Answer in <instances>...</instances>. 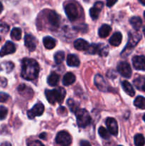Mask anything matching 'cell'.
I'll use <instances>...</instances> for the list:
<instances>
[{
  "label": "cell",
  "mask_w": 145,
  "mask_h": 146,
  "mask_svg": "<svg viewBox=\"0 0 145 146\" xmlns=\"http://www.w3.org/2000/svg\"><path fill=\"white\" fill-rule=\"evenodd\" d=\"M39 66L33 58H24L21 61V76L26 81L36 79L39 74Z\"/></svg>",
  "instance_id": "cell-1"
},
{
  "label": "cell",
  "mask_w": 145,
  "mask_h": 146,
  "mask_svg": "<svg viewBox=\"0 0 145 146\" xmlns=\"http://www.w3.org/2000/svg\"><path fill=\"white\" fill-rule=\"evenodd\" d=\"M141 38H142V36L139 33L136 32V31H130L129 33L128 42L122 52L121 53V56L122 57H127L129 54H130L133 48L136 46V45L139 43Z\"/></svg>",
  "instance_id": "cell-2"
},
{
  "label": "cell",
  "mask_w": 145,
  "mask_h": 146,
  "mask_svg": "<svg viewBox=\"0 0 145 146\" xmlns=\"http://www.w3.org/2000/svg\"><path fill=\"white\" fill-rule=\"evenodd\" d=\"M46 99L51 104L58 102L59 104L63 101L65 96V90L63 88H58L57 89L45 90V91Z\"/></svg>",
  "instance_id": "cell-3"
},
{
  "label": "cell",
  "mask_w": 145,
  "mask_h": 146,
  "mask_svg": "<svg viewBox=\"0 0 145 146\" xmlns=\"http://www.w3.org/2000/svg\"><path fill=\"white\" fill-rule=\"evenodd\" d=\"M75 113L77 118V123L80 128H85L90 124L91 117L86 110L78 109Z\"/></svg>",
  "instance_id": "cell-4"
},
{
  "label": "cell",
  "mask_w": 145,
  "mask_h": 146,
  "mask_svg": "<svg viewBox=\"0 0 145 146\" xmlns=\"http://www.w3.org/2000/svg\"><path fill=\"white\" fill-rule=\"evenodd\" d=\"M87 51L90 54H98L100 56H105L108 54V47L102 44H92L89 46V48Z\"/></svg>",
  "instance_id": "cell-5"
},
{
  "label": "cell",
  "mask_w": 145,
  "mask_h": 146,
  "mask_svg": "<svg viewBox=\"0 0 145 146\" xmlns=\"http://www.w3.org/2000/svg\"><path fill=\"white\" fill-rule=\"evenodd\" d=\"M55 142L62 146H68L71 144L72 138L71 135L67 131H60L56 135Z\"/></svg>",
  "instance_id": "cell-6"
},
{
  "label": "cell",
  "mask_w": 145,
  "mask_h": 146,
  "mask_svg": "<svg viewBox=\"0 0 145 146\" xmlns=\"http://www.w3.org/2000/svg\"><path fill=\"white\" fill-rule=\"evenodd\" d=\"M65 11L68 19L71 21H75L79 17V11H78V7L72 3H70L65 6Z\"/></svg>",
  "instance_id": "cell-7"
},
{
  "label": "cell",
  "mask_w": 145,
  "mask_h": 146,
  "mask_svg": "<svg viewBox=\"0 0 145 146\" xmlns=\"http://www.w3.org/2000/svg\"><path fill=\"white\" fill-rule=\"evenodd\" d=\"M44 106L41 103H37L36 105L33 106L31 110L27 111V115L28 118L33 119L36 116H40L42 115L44 112Z\"/></svg>",
  "instance_id": "cell-8"
},
{
  "label": "cell",
  "mask_w": 145,
  "mask_h": 146,
  "mask_svg": "<svg viewBox=\"0 0 145 146\" xmlns=\"http://www.w3.org/2000/svg\"><path fill=\"white\" fill-rule=\"evenodd\" d=\"M117 71L125 78H130L132 76V68L130 65L127 62L122 61L117 65Z\"/></svg>",
  "instance_id": "cell-9"
},
{
  "label": "cell",
  "mask_w": 145,
  "mask_h": 146,
  "mask_svg": "<svg viewBox=\"0 0 145 146\" xmlns=\"http://www.w3.org/2000/svg\"><path fill=\"white\" fill-rule=\"evenodd\" d=\"M95 84L97 88L101 91L103 92H106V91H109V86H108L107 84L106 81H105L103 77L100 75V74H97L95 76Z\"/></svg>",
  "instance_id": "cell-10"
},
{
  "label": "cell",
  "mask_w": 145,
  "mask_h": 146,
  "mask_svg": "<svg viewBox=\"0 0 145 146\" xmlns=\"http://www.w3.org/2000/svg\"><path fill=\"white\" fill-rule=\"evenodd\" d=\"M132 64L136 70L143 71L145 70V56H134L132 58Z\"/></svg>",
  "instance_id": "cell-11"
},
{
  "label": "cell",
  "mask_w": 145,
  "mask_h": 146,
  "mask_svg": "<svg viewBox=\"0 0 145 146\" xmlns=\"http://www.w3.org/2000/svg\"><path fill=\"white\" fill-rule=\"evenodd\" d=\"M16 51V46L14 45V44L11 41H7L6 44H4V46L1 48V49L0 50V56L3 57L6 55H8V54H13V53L15 52Z\"/></svg>",
  "instance_id": "cell-12"
},
{
  "label": "cell",
  "mask_w": 145,
  "mask_h": 146,
  "mask_svg": "<svg viewBox=\"0 0 145 146\" xmlns=\"http://www.w3.org/2000/svg\"><path fill=\"white\" fill-rule=\"evenodd\" d=\"M106 125L109 133L113 135L118 134V125L117 121L113 118H107L106 120Z\"/></svg>",
  "instance_id": "cell-13"
},
{
  "label": "cell",
  "mask_w": 145,
  "mask_h": 146,
  "mask_svg": "<svg viewBox=\"0 0 145 146\" xmlns=\"http://www.w3.org/2000/svg\"><path fill=\"white\" fill-rule=\"evenodd\" d=\"M24 43L26 48L30 51H34L36 48V41L34 36L31 34H26L24 37Z\"/></svg>",
  "instance_id": "cell-14"
},
{
  "label": "cell",
  "mask_w": 145,
  "mask_h": 146,
  "mask_svg": "<svg viewBox=\"0 0 145 146\" xmlns=\"http://www.w3.org/2000/svg\"><path fill=\"white\" fill-rule=\"evenodd\" d=\"M102 7H103V3L102 1H98L95 4V6L90 9V15L92 19L95 20L98 18Z\"/></svg>",
  "instance_id": "cell-15"
},
{
  "label": "cell",
  "mask_w": 145,
  "mask_h": 146,
  "mask_svg": "<svg viewBox=\"0 0 145 146\" xmlns=\"http://www.w3.org/2000/svg\"><path fill=\"white\" fill-rule=\"evenodd\" d=\"M48 23L53 27H58L60 24V18L55 11H51L48 14Z\"/></svg>",
  "instance_id": "cell-16"
},
{
  "label": "cell",
  "mask_w": 145,
  "mask_h": 146,
  "mask_svg": "<svg viewBox=\"0 0 145 146\" xmlns=\"http://www.w3.org/2000/svg\"><path fill=\"white\" fill-rule=\"evenodd\" d=\"M18 91L21 96L27 98H31L34 95V91L29 87L26 86L25 84H21L18 87Z\"/></svg>",
  "instance_id": "cell-17"
},
{
  "label": "cell",
  "mask_w": 145,
  "mask_h": 146,
  "mask_svg": "<svg viewBox=\"0 0 145 146\" xmlns=\"http://www.w3.org/2000/svg\"><path fill=\"white\" fill-rule=\"evenodd\" d=\"M89 46L88 41L82 38H78L74 41V47L78 51H87Z\"/></svg>",
  "instance_id": "cell-18"
},
{
  "label": "cell",
  "mask_w": 145,
  "mask_h": 146,
  "mask_svg": "<svg viewBox=\"0 0 145 146\" xmlns=\"http://www.w3.org/2000/svg\"><path fill=\"white\" fill-rule=\"evenodd\" d=\"M122 35L120 32H115L109 38V42L114 46H118L122 42Z\"/></svg>",
  "instance_id": "cell-19"
},
{
  "label": "cell",
  "mask_w": 145,
  "mask_h": 146,
  "mask_svg": "<svg viewBox=\"0 0 145 146\" xmlns=\"http://www.w3.org/2000/svg\"><path fill=\"white\" fill-rule=\"evenodd\" d=\"M67 64L71 67H78L80 66V60L75 54H69L67 57Z\"/></svg>",
  "instance_id": "cell-20"
},
{
  "label": "cell",
  "mask_w": 145,
  "mask_h": 146,
  "mask_svg": "<svg viewBox=\"0 0 145 146\" xmlns=\"http://www.w3.org/2000/svg\"><path fill=\"white\" fill-rule=\"evenodd\" d=\"M75 81V76L72 73L68 72L64 75L63 78V84L64 86L71 85Z\"/></svg>",
  "instance_id": "cell-21"
},
{
  "label": "cell",
  "mask_w": 145,
  "mask_h": 146,
  "mask_svg": "<svg viewBox=\"0 0 145 146\" xmlns=\"http://www.w3.org/2000/svg\"><path fill=\"white\" fill-rule=\"evenodd\" d=\"M111 30H112V29H111L110 26L108 25V24H103V25L101 26L100 28L98 30V34L101 38H105L109 35Z\"/></svg>",
  "instance_id": "cell-22"
},
{
  "label": "cell",
  "mask_w": 145,
  "mask_h": 146,
  "mask_svg": "<svg viewBox=\"0 0 145 146\" xmlns=\"http://www.w3.org/2000/svg\"><path fill=\"white\" fill-rule=\"evenodd\" d=\"M122 86L123 90L125 91V92L126 93L127 95H129V96H134L135 94V91L134 90L132 86L129 84L128 81H125L122 83Z\"/></svg>",
  "instance_id": "cell-23"
},
{
  "label": "cell",
  "mask_w": 145,
  "mask_h": 146,
  "mask_svg": "<svg viewBox=\"0 0 145 146\" xmlns=\"http://www.w3.org/2000/svg\"><path fill=\"white\" fill-rule=\"evenodd\" d=\"M44 45L47 49H53L55 46L56 41L51 36H45L43 40Z\"/></svg>",
  "instance_id": "cell-24"
},
{
  "label": "cell",
  "mask_w": 145,
  "mask_h": 146,
  "mask_svg": "<svg viewBox=\"0 0 145 146\" xmlns=\"http://www.w3.org/2000/svg\"><path fill=\"white\" fill-rule=\"evenodd\" d=\"M60 77L58 74H57L56 73L53 72L50 74L49 76L48 77V79H47V82H48V85L51 86H55L59 82Z\"/></svg>",
  "instance_id": "cell-25"
},
{
  "label": "cell",
  "mask_w": 145,
  "mask_h": 146,
  "mask_svg": "<svg viewBox=\"0 0 145 146\" xmlns=\"http://www.w3.org/2000/svg\"><path fill=\"white\" fill-rule=\"evenodd\" d=\"M14 65L11 61H4L0 64V71L6 73H10L14 69Z\"/></svg>",
  "instance_id": "cell-26"
},
{
  "label": "cell",
  "mask_w": 145,
  "mask_h": 146,
  "mask_svg": "<svg viewBox=\"0 0 145 146\" xmlns=\"http://www.w3.org/2000/svg\"><path fill=\"white\" fill-rule=\"evenodd\" d=\"M129 23L135 30H139L142 25V21L140 17H133L129 19Z\"/></svg>",
  "instance_id": "cell-27"
},
{
  "label": "cell",
  "mask_w": 145,
  "mask_h": 146,
  "mask_svg": "<svg viewBox=\"0 0 145 146\" xmlns=\"http://www.w3.org/2000/svg\"><path fill=\"white\" fill-rule=\"evenodd\" d=\"M134 104L137 108L145 109V98L143 96H137L135 98Z\"/></svg>",
  "instance_id": "cell-28"
},
{
  "label": "cell",
  "mask_w": 145,
  "mask_h": 146,
  "mask_svg": "<svg viewBox=\"0 0 145 146\" xmlns=\"http://www.w3.org/2000/svg\"><path fill=\"white\" fill-rule=\"evenodd\" d=\"M11 37L12 39L16 40V41H18V40L21 39V29L19 28H14L11 31Z\"/></svg>",
  "instance_id": "cell-29"
},
{
  "label": "cell",
  "mask_w": 145,
  "mask_h": 146,
  "mask_svg": "<svg viewBox=\"0 0 145 146\" xmlns=\"http://www.w3.org/2000/svg\"><path fill=\"white\" fill-rule=\"evenodd\" d=\"M134 144L136 146H144L145 144L144 137L142 134H136L134 136Z\"/></svg>",
  "instance_id": "cell-30"
},
{
  "label": "cell",
  "mask_w": 145,
  "mask_h": 146,
  "mask_svg": "<svg viewBox=\"0 0 145 146\" xmlns=\"http://www.w3.org/2000/svg\"><path fill=\"white\" fill-rule=\"evenodd\" d=\"M64 58H65V53L62 51H58L54 56V59L56 64H61L63 61Z\"/></svg>",
  "instance_id": "cell-31"
},
{
  "label": "cell",
  "mask_w": 145,
  "mask_h": 146,
  "mask_svg": "<svg viewBox=\"0 0 145 146\" xmlns=\"http://www.w3.org/2000/svg\"><path fill=\"white\" fill-rule=\"evenodd\" d=\"M98 133H99V135L102 138H104V139H109L110 138V133H109V132L106 128H104V127H100L99 130H98Z\"/></svg>",
  "instance_id": "cell-32"
},
{
  "label": "cell",
  "mask_w": 145,
  "mask_h": 146,
  "mask_svg": "<svg viewBox=\"0 0 145 146\" xmlns=\"http://www.w3.org/2000/svg\"><path fill=\"white\" fill-rule=\"evenodd\" d=\"M67 103H68V106L70 108V110H71V111H72V112L75 113L77 111V110L79 109V108L77 107V105L75 104V102L73 101V100L68 99V102Z\"/></svg>",
  "instance_id": "cell-33"
},
{
  "label": "cell",
  "mask_w": 145,
  "mask_h": 146,
  "mask_svg": "<svg viewBox=\"0 0 145 146\" xmlns=\"http://www.w3.org/2000/svg\"><path fill=\"white\" fill-rule=\"evenodd\" d=\"M8 113V110L6 107L0 106V120L5 119Z\"/></svg>",
  "instance_id": "cell-34"
},
{
  "label": "cell",
  "mask_w": 145,
  "mask_h": 146,
  "mask_svg": "<svg viewBox=\"0 0 145 146\" xmlns=\"http://www.w3.org/2000/svg\"><path fill=\"white\" fill-rule=\"evenodd\" d=\"M9 30V27L6 23L0 22V33L6 34L8 32Z\"/></svg>",
  "instance_id": "cell-35"
},
{
  "label": "cell",
  "mask_w": 145,
  "mask_h": 146,
  "mask_svg": "<svg viewBox=\"0 0 145 146\" xmlns=\"http://www.w3.org/2000/svg\"><path fill=\"white\" fill-rule=\"evenodd\" d=\"M134 83L135 86H136L138 88H139V85H140V83H142V87H143V86L145 84V77L144 76L139 77V78H136V79L134 81Z\"/></svg>",
  "instance_id": "cell-36"
},
{
  "label": "cell",
  "mask_w": 145,
  "mask_h": 146,
  "mask_svg": "<svg viewBox=\"0 0 145 146\" xmlns=\"http://www.w3.org/2000/svg\"><path fill=\"white\" fill-rule=\"evenodd\" d=\"M9 95L5 93L0 92V103H4L9 99Z\"/></svg>",
  "instance_id": "cell-37"
},
{
  "label": "cell",
  "mask_w": 145,
  "mask_h": 146,
  "mask_svg": "<svg viewBox=\"0 0 145 146\" xmlns=\"http://www.w3.org/2000/svg\"><path fill=\"white\" fill-rule=\"evenodd\" d=\"M28 146H44V144L39 141H31L28 142Z\"/></svg>",
  "instance_id": "cell-38"
},
{
  "label": "cell",
  "mask_w": 145,
  "mask_h": 146,
  "mask_svg": "<svg viewBox=\"0 0 145 146\" xmlns=\"http://www.w3.org/2000/svg\"><path fill=\"white\" fill-rule=\"evenodd\" d=\"M7 84V79L5 78H1L0 77V86L1 87H5Z\"/></svg>",
  "instance_id": "cell-39"
},
{
  "label": "cell",
  "mask_w": 145,
  "mask_h": 146,
  "mask_svg": "<svg viewBox=\"0 0 145 146\" xmlns=\"http://www.w3.org/2000/svg\"><path fill=\"white\" fill-rule=\"evenodd\" d=\"M107 1V6L109 7H112L115 3L117 1V0H106Z\"/></svg>",
  "instance_id": "cell-40"
},
{
  "label": "cell",
  "mask_w": 145,
  "mask_h": 146,
  "mask_svg": "<svg viewBox=\"0 0 145 146\" xmlns=\"http://www.w3.org/2000/svg\"><path fill=\"white\" fill-rule=\"evenodd\" d=\"M58 110H59V111H61V112H60V113H58V114H59V115H62V113H64V115H66L67 114V111H66V109H65V108H64V107H60L59 108H58Z\"/></svg>",
  "instance_id": "cell-41"
},
{
  "label": "cell",
  "mask_w": 145,
  "mask_h": 146,
  "mask_svg": "<svg viewBox=\"0 0 145 146\" xmlns=\"http://www.w3.org/2000/svg\"><path fill=\"white\" fill-rule=\"evenodd\" d=\"M80 146H91L90 143L87 141H82L80 144Z\"/></svg>",
  "instance_id": "cell-42"
},
{
  "label": "cell",
  "mask_w": 145,
  "mask_h": 146,
  "mask_svg": "<svg viewBox=\"0 0 145 146\" xmlns=\"http://www.w3.org/2000/svg\"><path fill=\"white\" fill-rule=\"evenodd\" d=\"M0 146H11V145L10 143L4 142V143H1V145Z\"/></svg>",
  "instance_id": "cell-43"
},
{
  "label": "cell",
  "mask_w": 145,
  "mask_h": 146,
  "mask_svg": "<svg viewBox=\"0 0 145 146\" xmlns=\"http://www.w3.org/2000/svg\"><path fill=\"white\" fill-rule=\"evenodd\" d=\"M45 135H46V133H41V135H40V138H45Z\"/></svg>",
  "instance_id": "cell-44"
},
{
  "label": "cell",
  "mask_w": 145,
  "mask_h": 146,
  "mask_svg": "<svg viewBox=\"0 0 145 146\" xmlns=\"http://www.w3.org/2000/svg\"><path fill=\"white\" fill-rule=\"evenodd\" d=\"M2 10H3V5H2V4H1V1H0V14L1 13Z\"/></svg>",
  "instance_id": "cell-45"
},
{
  "label": "cell",
  "mask_w": 145,
  "mask_h": 146,
  "mask_svg": "<svg viewBox=\"0 0 145 146\" xmlns=\"http://www.w3.org/2000/svg\"><path fill=\"white\" fill-rule=\"evenodd\" d=\"M139 1L141 3V4L145 6V0H139Z\"/></svg>",
  "instance_id": "cell-46"
},
{
  "label": "cell",
  "mask_w": 145,
  "mask_h": 146,
  "mask_svg": "<svg viewBox=\"0 0 145 146\" xmlns=\"http://www.w3.org/2000/svg\"><path fill=\"white\" fill-rule=\"evenodd\" d=\"M142 90H143V91L145 92V84L143 86V87H142Z\"/></svg>",
  "instance_id": "cell-47"
},
{
  "label": "cell",
  "mask_w": 145,
  "mask_h": 146,
  "mask_svg": "<svg viewBox=\"0 0 145 146\" xmlns=\"http://www.w3.org/2000/svg\"><path fill=\"white\" fill-rule=\"evenodd\" d=\"M143 120H144V122H145V114L143 115Z\"/></svg>",
  "instance_id": "cell-48"
},
{
  "label": "cell",
  "mask_w": 145,
  "mask_h": 146,
  "mask_svg": "<svg viewBox=\"0 0 145 146\" xmlns=\"http://www.w3.org/2000/svg\"><path fill=\"white\" fill-rule=\"evenodd\" d=\"M143 32H144V36H145V29L143 30Z\"/></svg>",
  "instance_id": "cell-49"
},
{
  "label": "cell",
  "mask_w": 145,
  "mask_h": 146,
  "mask_svg": "<svg viewBox=\"0 0 145 146\" xmlns=\"http://www.w3.org/2000/svg\"><path fill=\"white\" fill-rule=\"evenodd\" d=\"M84 1H85V2H88V1H89V0H84Z\"/></svg>",
  "instance_id": "cell-50"
},
{
  "label": "cell",
  "mask_w": 145,
  "mask_h": 146,
  "mask_svg": "<svg viewBox=\"0 0 145 146\" xmlns=\"http://www.w3.org/2000/svg\"><path fill=\"white\" fill-rule=\"evenodd\" d=\"M144 19H145V11H144Z\"/></svg>",
  "instance_id": "cell-51"
},
{
  "label": "cell",
  "mask_w": 145,
  "mask_h": 146,
  "mask_svg": "<svg viewBox=\"0 0 145 146\" xmlns=\"http://www.w3.org/2000/svg\"><path fill=\"white\" fill-rule=\"evenodd\" d=\"M0 41H1V37H0Z\"/></svg>",
  "instance_id": "cell-52"
},
{
  "label": "cell",
  "mask_w": 145,
  "mask_h": 146,
  "mask_svg": "<svg viewBox=\"0 0 145 146\" xmlns=\"http://www.w3.org/2000/svg\"><path fill=\"white\" fill-rule=\"evenodd\" d=\"M118 146H122V145H118Z\"/></svg>",
  "instance_id": "cell-53"
}]
</instances>
